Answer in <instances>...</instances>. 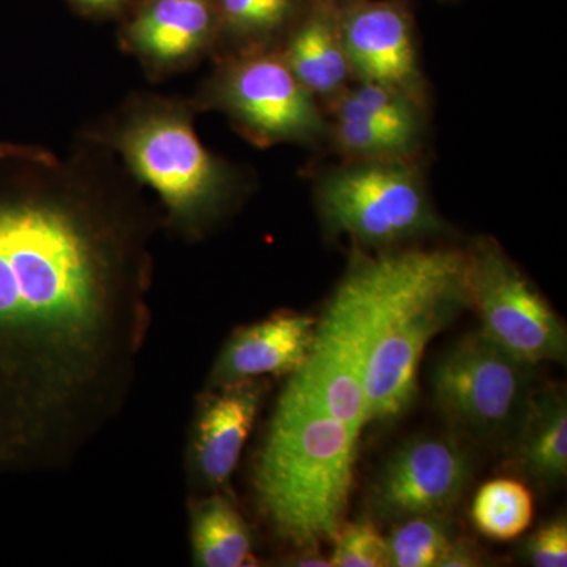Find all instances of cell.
I'll return each mask as SVG.
<instances>
[{"label": "cell", "instance_id": "obj_25", "mask_svg": "<svg viewBox=\"0 0 567 567\" xmlns=\"http://www.w3.org/2000/svg\"><path fill=\"white\" fill-rule=\"evenodd\" d=\"M481 565L483 563H481V557L475 546L465 539H454V543L447 548L442 563H440V567H472Z\"/></svg>", "mask_w": 567, "mask_h": 567}, {"label": "cell", "instance_id": "obj_2", "mask_svg": "<svg viewBox=\"0 0 567 567\" xmlns=\"http://www.w3.org/2000/svg\"><path fill=\"white\" fill-rule=\"evenodd\" d=\"M360 435L292 375L254 470L257 503L284 543L317 548L346 522Z\"/></svg>", "mask_w": 567, "mask_h": 567}, {"label": "cell", "instance_id": "obj_8", "mask_svg": "<svg viewBox=\"0 0 567 567\" xmlns=\"http://www.w3.org/2000/svg\"><path fill=\"white\" fill-rule=\"evenodd\" d=\"M465 256L480 330L518 360L536 365L544 361L565 364V322L498 241L476 238Z\"/></svg>", "mask_w": 567, "mask_h": 567}, {"label": "cell", "instance_id": "obj_3", "mask_svg": "<svg viewBox=\"0 0 567 567\" xmlns=\"http://www.w3.org/2000/svg\"><path fill=\"white\" fill-rule=\"evenodd\" d=\"M189 100L134 93L92 132L125 169L162 204L164 224L197 238L224 218L246 193L237 166L205 147Z\"/></svg>", "mask_w": 567, "mask_h": 567}, {"label": "cell", "instance_id": "obj_17", "mask_svg": "<svg viewBox=\"0 0 567 567\" xmlns=\"http://www.w3.org/2000/svg\"><path fill=\"white\" fill-rule=\"evenodd\" d=\"M192 543L196 565H254L251 532L240 513L221 495L205 499L194 509Z\"/></svg>", "mask_w": 567, "mask_h": 567}, {"label": "cell", "instance_id": "obj_7", "mask_svg": "<svg viewBox=\"0 0 567 567\" xmlns=\"http://www.w3.org/2000/svg\"><path fill=\"white\" fill-rule=\"evenodd\" d=\"M536 369L483 331L468 333L440 357L432 372L436 409L461 434L509 447L536 391Z\"/></svg>", "mask_w": 567, "mask_h": 567}, {"label": "cell", "instance_id": "obj_26", "mask_svg": "<svg viewBox=\"0 0 567 567\" xmlns=\"http://www.w3.org/2000/svg\"><path fill=\"white\" fill-rule=\"evenodd\" d=\"M293 566L303 567H330V558L323 557L317 551V548H309V550H300V554L295 555L292 558Z\"/></svg>", "mask_w": 567, "mask_h": 567}, {"label": "cell", "instance_id": "obj_18", "mask_svg": "<svg viewBox=\"0 0 567 567\" xmlns=\"http://www.w3.org/2000/svg\"><path fill=\"white\" fill-rule=\"evenodd\" d=\"M324 112L327 117L375 123L423 140L425 104L375 82L353 81Z\"/></svg>", "mask_w": 567, "mask_h": 567}, {"label": "cell", "instance_id": "obj_24", "mask_svg": "<svg viewBox=\"0 0 567 567\" xmlns=\"http://www.w3.org/2000/svg\"><path fill=\"white\" fill-rule=\"evenodd\" d=\"M81 13L93 18H111L125 13L132 0H69Z\"/></svg>", "mask_w": 567, "mask_h": 567}, {"label": "cell", "instance_id": "obj_20", "mask_svg": "<svg viewBox=\"0 0 567 567\" xmlns=\"http://www.w3.org/2000/svg\"><path fill=\"white\" fill-rule=\"evenodd\" d=\"M454 539L453 522L446 514L405 518L386 537L388 567H440Z\"/></svg>", "mask_w": 567, "mask_h": 567}, {"label": "cell", "instance_id": "obj_6", "mask_svg": "<svg viewBox=\"0 0 567 567\" xmlns=\"http://www.w3.org/2000/svg\"><path fill=\"white\" fill-rule=\"evenodd\" d=\"M189 102L196 112H221L257 147L315 145L328 137L322 104L278 51L216 59L210 76Z\"/></svg>", "mask_w": 567, "mask_h": 567}, {"label": "cell", "instance_id": "obj_9", "mask_svg": "<svg viewBox=\"0 0 567 567\" xmlns=\"http://www.w3.org/2000/svg\"><path fill=\"white\" fill-rule=\"evenodd\" d=\"M473 476L468 451L453 436L406 440L377 473L369 503L377 517L398 524L425 514H446Z\"/></svg>", "mask_w": 567, "mask_h": 567}, {"label": "cell", "instance_id": "obj_16", "mask_svg": "<svg viewBox=\"0 0 567 567\" xmlns=\"http://www.w3.org/2000/svg\"><path fill=\"white\" fill-rule=\"evenodd\" d=\"M308 0H215L218 11L213 61L278 51Z\"/></svg>", "mask_w": 567, "mask_h": 567}, {"label": "cell", "instance_id": "obj_22", "mask_svg": "<svg viewBox=\"0 0 567 567\" xmlns=\"http://www.w3.org/2000/svg\"><path fill=\"white\" fill-rule=\"evenodd\" d=\"M333 567H388L386 537L371 520L342 525L334 537Z\"/></svg>", "mask_w": 567, "mask_h": 567}, {"label": "cell", "instance_id": "obj_5", "mask_svg": "<svg viewBox=\"0 0 567 567\" xmlns=\"http://www.w3.org/2000/svg\"><path fill=\"white\" fill-rule=\"evenodd\" d=\"M324 229L388 251L445 230L415 159H344L317 177Z\"/></svg>", "mask_w": 567, "mask_h": 567}, {"label": "cell", "instance_id": "obj_14", "mask_svg": "<svg viewBox=\"0 0 567 567\" xmlns=\"http://www.w3.org/2000/svg\"><path fill=\"white\" fill-rule=\"evenodd\" d=\"M197 417L194 462L208 487L226 486L262 402V388L251 382L219 388Z\"/></svg>", "mask_w": 567, "mask_h": 567}, {"label": "cell", "instance_id": "obj_4", "mask_svg": "<svg viewBox=\"0 0 567 567\" xmlns=\"http://www.w3.org/2000/svg\"><path fill=\"white\" fill-rule=\"evenodd\" d=\"M472 309L465 251L401 249L365 368L368 424L404 415L429 342Z\"/></svg>", "mask_w": 567, "mask_h": 567}, {"label": "cell", "instance_id": "obj_15", "mask_svg": "<svg viewBox=\"0 0 567 567\" xmlns=\"http://www.w3.org/2000/svg\"><path fill=\"white\" fill-rule=\"evenodd\" d=\"M509 450L529 480L544 487L565 483L567 399L561 388H536Z\"/></svg>", "mask_w": 567, "mask_h": 567}, {"label": "cell", "instance_id": "obj_23", "mask_svg": "<svg viewBox=\"0 0 567 567\" xmlns=\"http://www.w3.org/2000/svg\"><path fill=\"white\" fill-rule=\"evenodd\" d=\"M525 558L536 567L567 566V520L558 516L537 528L525 544Z\"/></svg>", "mask_w": 567, "mask_h": 567}, {"label": "cell", "instance_id": "obj_12", "mask_svg": "<svg viewBox=\"0 0 567 567\" xmlns=\"http://www.w3.org/2000/svg\"><path fill=\"white\" fill-rule=\"evenodd\" d=\"M316 317L278 312L235 331L212 372V386L251 382L264 375L293 374L305 364L316 338Z\"/></svg>", "mask_w": 567, "mask_h": 567}, {"label": "cell", "instance_id": "obj_19", "mask_svg": "<svg viewBox=\"0 0 567 567\" xmlns=\"http://www.w3.org/2000/svg\"><path fill=\"white\" fill-rule=\"evenodd\" d=\"M532 492L511 477L488 481L477 491L472 505V520L481 535L494 540H511L524 535L532 525Z\"/></svg>", "mask_w": 567, "mask_h": 567}, {"label": "cell", "instance_id": "obj_11", "mask_svg": "<svg viewBox=\"0 0 567 567\" xmlns=\"http://www.w3.org/2000/svg\"><path fill=\"white\" fill-rule=\"evenodd\" d=\"M215 0H145L125 22L122 47L152 80L174 76L213 54Z\"/></svg>", "mask_w": 567, "mask_h": 567}, {"label": "cell", "instance_id": "obj_13", "mask_svg": "<svg viewBox=\"0 0 567 567\" xmlns=\"http://www.w3.org/2000/svg\"><path fill=\"white\" fill-rule=\"evenodd\" d=\"M278 52L323 110L353 82L342 39L339 0H308Z\"/></svg>", "mask_w": 567, "mask_h": 567}, {"label": "cell", "instance_id": "obj_10", "mask_svg": "<svg viewBox=\"0 0 567 567\" xmlns=\"http://www.w3.org/2000/svg\"><path fill=\"white\" fill-rule=\"evenodd\" d=\"M353 81L375 82L427 104L415 24L404 0H339Z\"/></svg>", "mask_w": 567, "mask_h": 567}, {"label": "cell", "instance_id": "obj_1", "mask_svg": "<svg viewBox=\"0 0 567 567\" xmlns=\"http://www.w3.org/2000/svg\"><path fill=\"white\" fill-rule=\"evenodd\" d=\"M162 226L92 145L0 142V475L65 465L117 415Z\"/></svg>", "mask_w": 567, "mask_h": 567}, {"label": "cell", "instance_id": "obj_21", "mask_svg": "<svg viewBox=\"0 0 567 567\" xmlns=\"http://www.w3.org/2000/svg\"><path fill=\"white\" fill-rule=\"evenodd\" d=\"M344 159H415L423 140L354 118L328 117V137Z\"/></svg>", "mask_w": 567, "mask_h": 567}]
</instances>
